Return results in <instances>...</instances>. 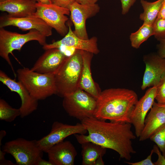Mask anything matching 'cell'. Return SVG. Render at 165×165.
<instances>
[{
	"label": "cell",
	"instance_id": "obj_15",
	"mask_svg": "<svg viewBox=\"0 0 165 165\" xmlns=\"http://www.w3.org/2000/svg\"><path fill=\"white\" fill-rule=\"evenodd\" d=\"M145 64L141 89L156 86L165 73V59L157 54H149L144 56Z\"/></svg>",
	"mask_w": 165,
	"mask_h": 165
},
{
	"label": "cell",
	"instance_id": "obj_18",
	"mask_svg": "<svg viewBox=\"0 0 165 165\" xmlns=\"http://www.w3.org/2000/svg\"><path fill=\"white\" fill-rule=\"evenodd\" d=\"M49 160L53 165H73L77 151L69 141H62L48 151Z\"/></svg>",
	"mask_w": 165,
	"mask_h": 165
},
{
	"label": "cell",
	"instance_id": "obj_31",
	"mask_svg": "<svg viewBox=\"0 0 165 165\" xmlns=\"http://www.w3.org/2000/svg\"><path fill=\"white\" fill-rule=\"evenodd\" d=\"M52 4L69 9L70 6L75 0H50Z\"/></svg>",
	"mask_w": 165,
	"mask_h": 165
},
{
	"label": "cell",
	"instance_id": "obj_8",
	"mask_svg": "<svg viewBox=\"0 0 165 165\" xmlns=\"http://www.w3.org/2000/svg\"><path fill=\"white\" fill-rule=\"evenodd\" d=\"M36 7L35 12L30 16L42 19L61 36L67 33L68 28L65 24L68 18L66 15L70 14L69 9L52 3L44 4L40 2H36Z\"/></svg>",
	"mask_w": 165,
	"mask_h": 165
},
{
	"label": "cell",
	"instance_id": "obj_38",
	"mask_svg": "<svg viewBox=\"0 0 165 165\" xmlns=\"http://www.w3.org/2000/svg\"><path fill=\"white\" fill-rule=\"evenodd\" d=\"M0 143H1L3 138L6 135V132L4 130H1L0 132Z\"/></svg>",
	"mask_w": 165,
	"mask_h": 165
},
{
	"label": "cell",
	"instance_id": "obj_17",
	"mask_svg": "<svg viewBox=\"0 0 165 165\" xmlns=\"http://www.w3.org/2000/svg\"><path fill=\"white\" fill-rule=\"evenodd\" d=\"M165 124V104L154 101L150 111L145 118L143 130L139 140L143 141L149 139L160 128Z\"/></svg>",
	"mask_w": 165,
	"mask_h": 165
},
{
	"label": "cell",
	"instance_id": "obj_7",
	"mask_svg": "<svg viewBox=\"0 0 165 165\" xmlns=\"http://www.w3.org/2000/svg\"><path fill=\"white\" fill-rule=\"evenodd\" d=\"M2 150L10 154L18 165H36L38 160L43 156L37 140H28L19 138L6 142Z\"/></svg>",
	"mask_w": 165,
	"mask_h": 165
},
{
	"label": "cell",
	"instance_id": "obj_37",
	"mask_svg": "<svg viewBox=\"0 0 165 165\" xmlns=\"http://www.w3.org/2000/svg\"><path fill=\"white\" fill-rule=\"evenodd\" d=\"M102 156H100L96 160L94 165H104L105 164Z\"/></svg>",
	"mask_w": 165,
	"mask_h": 165
},
{
	"label": "cell",
	"instance_id": "obj_5",
	"mask_svg": "<svg viewBox=\"0 0 165 165\" xmlns=\"http://www.w3.org/2000/svg\"><path fill=\"white\" fill-rule=\"evenodd\" d=\"M46 37L36 29H31L26 34H21L8 31L0 28V56L5 59L16 74L9 57L15 50H20L26 43L31 41H36L43 46L47 44Z\"/></svg>",
	"mask_w": 165,
	"mask_h": 165
},
{
	"label": "cell",
	"instance_id": "obj_36",
	"mask_svg": "<svg viewBox=\"0 0 165 165\" xmlns=\"http://www.w3.org/2000/svg\"><path fill=\"white\" fill-rule=\"evenodd\" d=\"M36 165H53V163L49 160L47 161L41 158L36 162Z\"/></svg>",
	"mask_w": 165,
	"mask_h": 165
},
{
	"label": "cell",
	"instance_id": "obj_40",
	"mask_svg": "<svg viewBox=\"0 0 165 165\" xmlns=\"http://www.w3.org/2000/svg\"><path fill=\"white\" fill-rule=\"evenodd\" d=\"M6 0H0V2H3Z\"/></svg>",
	"mask_w": 165,
	"mask_h": 165
},
{
	"label": "cell",
	"instance_id": "obj_39",
	"mask_svg": "<svg viewBox=\"0 0 165 165\" xmlns=\"http://www.w3.org/2000/svg\"><path fill=\"white\" fill-rule=\"evenodd\" d=\"M39 2L44 4H51L52 3L50 0H39Z\"/></svg>",
	"mask_w": 165,
	"mask_h": 165
},
{
	"label": "cell",
	"instance_id": "obj_22",
	"mask_svg": "<svg viewBox=\"0 0 165 165\" xmlns=\"http://www.w3.org/2000/svg\"><path fill=\"white\" fill-rule=\"evenodd\" d=\"M164 0H157L150 2L145 0H141V4L143 12L141 13L139 18L144 23L153 25L158 17Z\"/></svg>",
	"mask_w": 165,
	"mask_h": 165
},
{
	"label": "cell",
	"instance_id": "obj_35",
	"mask_svg": "<svg viewBox=\"0 0 165 165\" xmlns=\"http://www.w3.org/2000/svg\"><path fill=\"white\" fill-rule=\"evenodd\" d=\"M77 2L83 5H92L96 4L98 0H75Z\"/></svg>",
	"mask_w": 165,
	"mask_h": 165
},
{
	"label": "cell",
	"instance_id": "obj_14",
	"mask_svg": "<svg viewBox=\"0 0 165 165\" xmlns=\"http://www.w3.org/2000/svg\"><path fill=\"white\" fill-rule=\"evenodd\" d=\"M67 57L58 48L46 50L31 69L40 73L54 75L60 69Z\"/></svg>",
	"mask_w": 165,
	"mask_h": 165
},
{
	"label": "cell",
	"instance_id": "obj_33",
	"mask_svg": "<svg viewBox=\"0 0 165 165\" xmlns=\"http://www.w3.org/2000/svg\"><path fill=\"white\" fill-rule=\"evenodd\" d=\"M6 153L2 149H0V165H14L11 161L6 159L5 155Z\"/></svg>",
	"mask_w": 165,
	"mask_h": 165
},
{
	"label": "cell",
	"instance_id": "obj_23",
	"mask_svg": "<svg viewBox=\"0 0 165 165\" xmlns=\"http://www.w3.org/2000/svg\"><path fill=\"white\" fill-rule=\"evenodd\" d=\"M154 34L153 25L143 23L138 30L130 35L131 46L135 49L138 48L144 42Z\"/></svg>",
	"mask_w": 165,
	"mask_h": 165
},
{
	"label": "cell",
	"instance_id": "obj_24",
	"mask_svg": "<svg viewBox=\"0 0 165 165\" xmlns=\"http://www.w3.org/2000/svg\"><path fill=\"white\" fill-rule=\"evenodd\" d=\"M20 115V108H12L4 100L0 99V119L11 122Z\"/></svg>",
	"mask_w": 165,
	"mask_h": 165
},
{
	"label": "cell",
	"instance_id": "obj_10",
	"mask_svg": "<svg viewBox=\"0 0 165 165\" xmlns=\"http://www.w3.org/2000/svg\"><path fill=\"white\" fill-rule=\"evenodd\" d=\"M70 18L75 27L74 34L81 38L89 39L86 27V20L95 16L100 9L97 4L83 5L75 1L69 6Z\"/></svg>",
	"mask_w": 165,
	"mask_h": 165
},
{
	"label": "cell",
	"instance_id": "obj_29",
	"mask_svg": "<svg viewBox=\"0 0 165 165\" xmlns=\"http://www.w3.org/2000/svg\"><path fill=\"white\" fill-rule=\"evenodd\" d=\"M152 149L154 153H156L158 156L157 160L154 163L155 165H165V157L162 154L156 145L153 146Z\"/></svg>",
	"mask_w": 165,
	"mask_h": 165
},
{
	"label": "cell",
	"instance_id": "obj_13",
	"mask_svg": "<svg viewBox=\"0 0 165 165\" xmlns=\"http://www.w3.org/2000/svg\"><path fill=\"white\" fill-rule=\"evenodd\" d=\"M68 32L63 38L52 43H47L43 46V49L46 50L52 48H59L64 46L73 48L76 50L86 51L94 54H97L99 53L97 38L96 37H94L87 40L79 38L74 34L70 25L68 24Z\"/></svg>",
	"mask_w": 165,
	"mask_h": 165
},
{
	"label": "cell",
	"instance_id": "obj_12",
	"mask_svg": "<svg viewBox=\"0 0 165 165\" xmlns=\"http://www.w3.org/2000/svg\"><path fill=\"white\" fill-rule=\"evenodd\" d=\"M156 91L155 86L148 89L144 96L138 100L132 112L130 123L134 128L137 137H139L143 130L146 117L155 101Z\"/></svg>",
	"mask_w": 165,
	"mask_h": 165
},
{
	"label": "cell",
	"instance_id": "obj_26",
	"mask_svg": "<svg viewBox=\"0 0 165 165\" xmlns=\"http://www.w3.org/2000/svg\"><path fill=\"white\" fill-rule=\"evenodd\" d=\"M153 26L155 37L158 41L165 39V20L157 18Z\"/></svg>",
	"mask_w": 165,
	"mask_h": 165
},
{
	"label": "cell",
	"instance_id": "obj_27",
	"mask_svg": "<svg viewBox=\"0 0 165 165\" xmlns=\"http://www.w3.org/2000/svg\"><path fill=\"white\" fill-rule=\"evenodd\" d=\"M156 87L155 100L158 103L165 104V73Z\"/></svg>",
	"mask_w": 165,
	"mask_h": 165
},
{
	"label": "cell",
	"instance_id": "obj_21",
	"mask_svg": "<svg viewBox=\"0 0 165 165\" xmlns=\"http://www.w3.org/2000/svg\"><path fill=\"white\" fill-rule=\"evenodd\" d=\"M81 145L82 165H94L96 160L101 156H103L106 152V148L92 142Z\"/></svg>",
	"mask_w": 165,
	"mask_h": 165
},
{
	"label": "cell",
	"instance_id": "obj_28",
	"mask_svg": "<svg viewBox=\"0 0 165 165\" xmlns=\"http://www.w3.org/2000/svg\"><path fill=\"white\" fill-rule=\"evenodd\" d=\"M153 153V151L152 149L150 154L146 159L137 162L132 163L126 162V163L130 165H155L152 160V156Z\"/></svg>",
	"mask_w": 165,
	"mask_h": 165
},
{
	"label": "cell",
	"instance_id": "obj_30",
	"mask_svg": "<svg viewBox=\"0 0 165 165\" xmlns=\"http://www.w3.org/2000/svg\"><path fill=\"white\" fill-rule=\"evenodd\" d=\"M136 0H120L122 7V14L125 15L129 12Z\"/></svg>",
	"mask_w": 165,
	"mask_h": 165
},
{
	"label": "cell",
	"instance_id": "obj_6",
	"mask_svg": "<svg viewBox=\"0 0 165 165\" xmlns=\"http://www.w3.org/2000/svg\"><path fill=\"white\" fill-rule=\"evenodd\" d=\"M97 99L79 88L63 97L62 106L70 116L81 121L94 117Z\"/></svg>",
	"mask_w": 165,
	"mask_h": 165
},
{
	"label": "cell",
	"instance_id": "obj_11",
	"mask_svg": "<svg viewBox=\"0 0 165 165\" xmlns=\"http://www.w3.org/2000/svg\"><path fill=\"white\" fill-rule=\"evenodd\" d=\"M0 81L11 91L16 93L20 96L21 100L20 108L21 118L29 115L37 109L38 101L31 95L20 82L12 79L2 70L0 71Z\"/></svg>",
	"mask_w": 165,
	"mask_h": 165
},
{
	"label": "cell",
	"instance_id": "obj_1",
	"mask_svg": "<svg viewBox=\"0 0 165 165\" xmlns=\"http://www.w3.org/2000/svg\"><path fill=\"white\" fill-rule=\"evenodd\" d=\"M88 134H74L80 144L92 142L117 152L120 157L129 161L136 153L132 140L137 137L131 130L130 123L115 122L98 119L94 117L81 121Z\"/></svg>",
	"mask_w": 165,
	"mask_h": 165
},
{
	"label": "cell",
	"instance_id": "obj_32",
	"mask_svg": "<svg viewBox=\"0 0 165 165\" xmlns=\"http://www.w3.org/2000/svg\"><path fill=\"white\" fill-rule=\"evenodd\" d=\"M159 41L160 43L157 46V54L161 57L165 59V39Z\"/></svg>",
	"mask_w": 165,
	"mask_h": 165
},
{
	"label": "cell",
	"instance_id": "obj_3",
	"mask_svg": "<svg viewBox=\"0 0 165 165\" xmlns=\"http://www.w3.org/2000/svg\"><path fill=\"white\" fill-rule=\"evenodd\" d=\"M82 66L81 50H76L68 56L60 69L54 75L56 94L63 98L79 88Z\"/></svg>",
	"mask_w": 165,
	"mask_h": 165
},
{
	"label": "cell",
	"instance_id": "obj_2",
	"mask_svg": "<svg viewBox=\"0 0 165 165\" xmlns=\"http://www.w3.org/2000/svg\"><path fill=\"white\" fill-rule=\"evenodd\" d=\"M138 101L136 93L125 88H110L101 91L97 99L94 117L102 120L130 123V116Z\"/></svg>",
	"mask_w": 165,
	"mask_h": 165
},
{
	"label": "cell",
	"instance_id": "obj_9",
	"mask_svg": "<svg viewBox=\"0 0 165 165\" xmlns=\"http://www.w3.org/2000/svg\"><path fill=\"white\" fill-rule=\"evenodd\" d=\"M87 132L81 123L72 125L55 121L52 125L50 133L37 140V143L43 152L47 153L53 146L63 141L68 136L76 134H85Z\"/></svg>",
	"mask_w": 165,
	"mask_h": 165
},
{
	"label": "cell",
	"instance_id": "obj_25",
	"mask_svg": "<svg viewBox=\"0 0 165 165\" xmlns=\"http://www.w3.org/2000/svg\"><path fill=\"white\" fill-rule=\"evenodd\" d=\"M149 139L156 143L165 157V124L157 130Z\"/></svg>",
	"mask_w": 165,
	"mask_h": 165
},
{
	"label": "cell",
	"instance_id": "obj_20",
	"mask_svg": "<svg viewBox=\"0 0 165 165\" xmlns=\"http://www.w3.org/2000/svg\"><path fill=\"white\" fill-rule=\"evenodd\" d=\"M36 2L33 0H7L0 2V10L11 17L30 16L36 11Z\"/></svg>",
	"mask_w": 165,
	"mask_h": 165
},
{
	"label": "cell",
	"instance_id": "obj_41",
	"mask_svg": "<svg viewBox=\"0 0 165 165\" xmlns=\"http://www.w3.org/2000/svg\"><path fill=\"white\" fill-rule=\"evenodd\" d=\"M33 0L37 2H39V0Z\"/></svg>",
	"mask_w": 165,
	"mask_h": 165
},
{
	"label": "cell",
	"instance_id": "obj_34",
	"mask_svg": "<svg viewBox=\"0 0 165 165\" xmlns=\"http://www.w3.org/2000/svg\"><path fill=\"white\" fill-rule=\"evenodd\" d=\"M157 18L165 20V0H164L163 2Z\"/></svg>",
	"mask_w": 165,
	"mask_h": 165
},
{
	"label": "cell",
	"instance_id": "obj_4",
	"mask_svg": "<svg viewBox=\"0 0 165 165\" xmlns=\"http://www.w3.org/2000/svg\"><path fill=\"white\" fill-rule=\"evenodd\" d=\"M17 76L18 81L38 101L57 94L54 75L40 73L24 68L17 70Z\"/></svg>",
	"mask_w": 165,
	"mask_h": 165
},
{
	"label": "cell",
	"instance_id": "obj_16",
	"mask_svg": "<svg viewBox=\"0 0 165 165\" xmlns=\"http://www.w3.org/2000/svg\"><path fill=\"white\" fill-rule=\"evenodd\" d=\"M10 26L16 27L24 31L36 29L46 37L52 34V28L42 20L38 17H14L8 15L0 17V28Z\"/></svg>",
	"mask_w": 165,
	"mask_h": 165
},
{
	"label": "cell",
	"instance_id": "obj_19",
	"mask_svg": "<svg viewBox=\"0 0 165 165\" xmlns=\"http://www.w3.org/2000/svg\"><path fill=\"white\" fill-rule=\"evenodd\" d=\"M83 59V66L80 79L79 88L97 99L101 90L94 81L91 72V64L93 54L81 50Z\"/></svg>",
	"mask_w": 165,
	"mask_h": 165
}]
</instances>
